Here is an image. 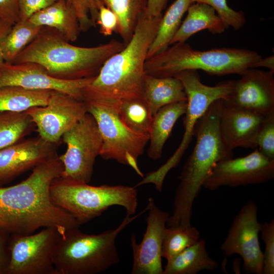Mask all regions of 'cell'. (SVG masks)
Listing matches in <instances>:
<instances>
[{
  "label": "cell",
  "instance_id": "obj_1",
  "mask_svg": "<svg viewBox=\"0 0 274 274\" xmlns=\"http://www.w3.org/2000/svg\"><path fill=\"white\" fill-rule=\"evenodd\" d=\"M63 168L56 154L37 164L29 177L19 184L0 187V229L10 234H28L40 228L51 227L62 235L79 227L72 215L50 198V184L60 176Z\"/></svg>",
  "mask_w": 274,
  "mask_h": 274
},
{
  "label": "cell",
  "instance_id": "obj_2",
  "mask_svg": "<svg viewBox=\"0 0 274 274\" xmlns=\"http://www.w3.org/2000/svg\"><path fill=\"white\" fill-rule=\"evenodd\" d=\"M163 15L145 13L124 48L110 57L83 90V101H94L118 108L123 101L142 97L145 64Z\"/></svg>",
  "mask_w": 274,
  "mask_h": 274
},
{
  "label": "cell",
  "instance_id": "obj_3",
  "mask_svg": "<svg viewBox=\"0 0 274 274\" xmlns=\"http://www.w3.org/2000/svg\"><path fill=\"white\" fill-rule=\"evenodd\" d=\"M222 99L214 101L196 122L193 135L196 144L179 177L173 214L166 226L191 225L193 204L214 165L233 157V151L224 144L220 131Z\"/></svg>",
  "mask_w": 274,
  "mask_h": 274
},
{
  "label": "cell",
  "instance_id": "obj_4",
  "mask_svg": "<svg viewBox=\"0 0 274 274\" xmlns=\"http://www.w3.org/2000/svg\"><path fill=\"white\" fill-rule=\"evenodd\" d=\"M124 47L116 40L92 47L77 46L56 29L43 26L12 63H37L53 78L78 80L96 76L104 62Z\"/></svg>",
  "mask_w": 274,
  "mask_h": 274
},
{
  "label": "cell",
  "instance_id": "obj_5",
  "mask_svg": "<svg viewBox=\"0 0 274 274\" xmlns=\"http://www.w3.org/2000/svg\"><path fill=\"white\" fill-rule=\"evenodd\" d=\"M172 45L146 59V75L174 77L183 71L200 70L210 75H241L247 69L253 68L262 58L256 51L246 49L224 47L199 51L185 42Z\"/></svg>",
  "mask_w": 274,
  "mask_h": 274
},
{
  "label": "cell",
  "instance_id": "obj_6",
  "mask_svg": "<svg viewBox=\"0 0 274 274\" xmlns=\"http://www.w3.org/2000/svg\"><path fill=\"white\" fill-rule=\"evenodd\" d=\"M147 211L146 207L137 215H126L117 228L98 234H86L76 227L61 235L53 255L56 274H95L118 264L117 236Z\"/></svg>",
  "mask_w": 274,
  "mask_h": 274
},
{
  "label": "cell",
  "instance_id": "obj_7",
  "mask_svg": "<svg viewBox=\"0 0 274 274\" xmlns=\"http://www.w3.org/2000/svg\"><path fill=\"white\" fill-rule=\"evenodd\" d=\"M49 192L52 202L71 214L80 226L113 206L123 207L128 216L135 215L138 207L135 186H93L59 176L52 181Z\"/></svg>",
  "mask_w": 274,
  "mask_h": 274
},
{
  "label": "cell",
  "instance_id": "obj_8",
  "mask_svg": "<svg viewBox=\"0 0 274 274\" xmlns=\"http://www.w3.org/2000/svg\"><path fill=\"white\" fill-rule=\"evenodd\" d=\"M174 77L182 82L187 96V108L183 118L184 133L177 149L165 163L157 169L148 173L140 182L141 184H153L159 192L168 173L180 162L185 152L192 140L195 125L210 106L215 100L225 99L233 88V80L218 83L214 86L204 85L201 82L196 70H185Z\"/></svg>",
  "mask_w": 274,
  "mask_h": 274
},
{
  "label": "cell",
  "instance_id": "obj_9",
  "mask_svg": "<svg viewBox=\"0 0 274 274\" xmlns=\"http://www.w3.org/2000/svg\"><path fill=\"white\" fill-rule=\"evenodd\" d=\"M87 112L95 119L100 132L102 146L100 156L105 160L113 159L132 167L142 178L138 161L149 141V134L136 132L121 120L118 108L96 101H85Z\"/></svg>",
  "mask_w": 274,
  "mask_h": 274
},
{
  "label": "cell",
  "instance_id": "obj_10",
  "mask_svg": "<svg viewBox=\"0 0 274 274\" xmlns=\"http://www.w3.org/2000/svg\"><path fill=\"white\" fill-rule=\"evenodd\" d=\"M65 152L59 156L63 166L60 177L89 184L96 157L100 155L102 137L96 121L90 113L85 116L62 138Z\"/></svg>",
  "mask_w": 274,
  "mask_h": 274
},
{
  "label": "cell",
  "instance_id": "obj_11",
  "mask_svg": "<svg viewBox=\"0 0 274 274\" xmlns=\"http://www.w3.org/2000/svg\"><path fill=\"white\" fill-rule=\"evenodd\" d=\"M60 236L56 228L51 227L36 233L10 234L6 274H56L53 255Z\"/></svg>",
  "mask_w": 274,
  "mask_h": 274
},
{
  "label": "cell",
  "instance_id": "obj_12",
  "mask_svg": "<svg viewBox=\"0 0 274 274\" xmlns=\"http://www.w3.org/2000/svg\"><path fill=\"white\" fill-rule=\"evenodd\" d=\"M258 207L247 201L235 216L228 234L221 246L224 256L239 255L246 273L262 274L263 253L259 241L261 223L258 221Z\"/></svg>",
  "mask_w": 274,
  "mask_h": 274
},
{
  "label": "cell",
  "instance_id": "obj_13",
  "mask_svg": "<svg viewBox=\"0 0 274 274\" xmlns=\"http://www.w3.org/2000/svg\"><path fill=\"white\" fill-rule=\"evenodd\" d=\"M37 128L39 136L58 145L63 134L88 113L84 101L60 91L52 90L48 104L25 111Z\"/></svg>",
  "mask_w": 274,
  "mask_h": 274
},
{
  "label": "cell",
  "instance_id": "obj_14",
  "mask_svg": "<svg viewBox=\"0 0 274 274\" xmlns=\"http://www.w3.org/2000/svg\"><path fill=\"white\" fill-rule=\"evenodd\" d=\"M274 178V160L264 156L257 148L245 156L217 162L205 180L202 188L211 191L222 186L235 187L263 184Z\"/></svg>",
  "mask_w": 274,
  "mask_h": 274
},
{
  "label": "cell",
  "instance_id": "obj_15",
  "mask_svg": "<svg viewBox=\"0 0 274 274\" xmlns=\"http://www.w3.org/2000/svg\"><path fill=\"white\" fill-rule=\"evenodd\" d=\"M95 77L65 80L53 78L38 64L4 61L0 65V88L18 86L28 89L61 92L83 101V90Z\"/></svg>",
  "mask_w": 274,
  "mask_h": 274
},
{
  "label": "cell",
  "instance_id": "obj_16",
  "mask_svg": "<svg viewBox=\"0 0 274 274\" xmlns=\"http://www.w3.org/2000/svg\"><path fill=\"white\" fill-rule=\"evenodd\" d=\"M148 215L143 238L138 243L135 234L130 237L133 254L132 274H163L162 244L169 213L160 209L150 197L147 206Z\"/></svg>",
  "mask_w": 274,
  "mask_h": 274
},
{
  "label": "cell",
  "instance_id": "obj_17",
  "mask_svg": "<svg viewBox=\"0 0 274 274\" xmlns=\"http://www.w3.org/2000/svg\"><path fill=\"white\" fill-rule=\"evenodd\" d=\"M273 73L249 68L237 80L227 98L228 104L249 110L262 115L274 112Z\"/></svg>",
  "mask_w": 274,
  "mask_h": 274
},
{
  "label": "cell",
  "instance_id": "obj_18",
  "mask_svg": "<svg viewBox=\"0 0 274 274\" xmlns=\"http://www.w3.org/2000/svg\"><path fill=\"white\" fill-rule=\"evenodd\" d=\"M56 146L38 136L1 149L0 187L57 154Z\"/></svg>",
  "mask_w": 274,
  "mask_h": 274
},
{
  "label": "cell",
  "instance_id": "obj_19",
  "mask_svg": "<svg viewBox=\"0 0 274 274\" xmlns=\"http://www.w3.org/2000/svg\"><path fill=\"white\" fill-rule=\"evenodd\" d=\"M265 116L230 105L222 99L220 131L228 149L256 148V137Z\"/></svg>",
  "mask_w": 274,
  "mask_h": 274
},
{
  "label": "cell",
  "instance_id": "obj_20",
  "mask_svg": "<svg viewBox=\"0 0 274 274\" xmlns=\"http://www.w3.org/2000/svg\"><path fill=\"white\" fill-rule=\"evenodd\" d=\"M27 20L38 26L56 29L69 42L76 41L81 32L77 14L65 0H58Z\"/></svg>",
  "mask_w": 274,
  "mask_h": 274
},
{
  "label": "cell",
  "instance_id": "obj_21",
  "mask_svg": "<svg viewBox=\"0 0 274 274\" xmlns=\"http://www.w3.org/2000/svg\"><path fill=\"white\" fill-rule=\"evenodd\" d=\"M187 12V16L172 39L170 45L185 43L194 34L204 29H208L213 34H218L227 29L215 9L207 4L193 3Z\"/></svg>",
  "mask_w": 274,
  "mask_h": 274
},
{
  "label": "cell",
  "instance_id": "obj_22",
  "mask_svg": "<svg viewBox=\"0 0 274 274\" xmlns=\"http://www.w3.org/2000/svg\"><path fill=\"white\" fill-rule=\"evenodd\" d=\"M142 97L147 102L153 116L164 106L187 101L183 85L176 77H156L146 74Z\"/></svg>",
  "mask_w": 274,
  "mask_h": 274
},
{
  "label": "cell",
  "instance_id": "obj_23",
  "mask_svg": "<svg viewBox=\"0 0 274 274\" xmlns=\"http://www.w3.org/2000/svg\"><path fill=\"white\" fill-rule=\"evenodd\" d=\"M187 104V101H182L167 105L160 108L154 115L147 150L150 158L157 160L161 157L164 144L178 119L185 114Z\"/></svg>",
  "mask_w": 274,
  "mask_h": 274
},
{
  "label": "cell",
  "instance_id": "obj_24",
  "mask_svg": "<svg viewBox=\"0 0 274 274\" xmlns=\"http://www.w3.org/2000/svg\"><path fill=\"white\" fill-rule=\"evenodd\" d=\"M218 262L206 250V240L199 239L181 253L167 260L163 274H196L202 270H215Z\"/></svg>",
  "mask_w": 274,
  "mask_h": 274
},
{
  "label": "cell",
  "instance_id": "obj_25",
  "mask_svg": "<svg viewBox=\"0 0 274 274\" xmlns=\"http://www.w3.org/2000/svg\"><path fill=\"white\" fill-rule=\"evenodd\" d=\"M192 0H176L162 15L156 36L147 53V58L168 48L182 23Z\"/></svg>",
  "mask_w": 274,
  "mask_h": 274
},
{
  "label": "cell",
  "instance_id": "obj_26",
  "mask_svg": "<svg viewBox=\"0 0 274 274\" xmlns=\"http://www.w3.org/2000/svg\"><path fill=\"white\" fill-rule=\"evenodd\" d=\"M50 90L28 89L18 86L0 88V111L22 112L46 106L49 100Z\"/></svg>",
  "mask_w": 274,
  "mask_h": 274
},
{
  "label": "cell",
  "instance_id": "obj_27",
  "mask_svg": "<svg viewBox=\"0 0 274 274\" xmlns=\"http://www.w3.org/2000/svg\"><path fill=\"white\" fill-rule=\"evenodd\" d=\"M101 1L117 16V33L125 46L131 39L139 19L146 13L147 0Z\"/></svg>",
  "mask_w": 274,
  "mask_h": 274
},
{
  "label": "cell",
  "instance_id": "obj_28",
  "mask_svg": "<svg viewBox=\"0 0 274 274\" xmlns=\"http://www.w3.org/2000/svg\"><path fill=\"white\" fill-rule=\"evenodd\" d=\"M34 125L25 112L0 111V150L23 140Z\"/></svg>",
  "mask_w": 274,
  "mask_h": 274
},
{
  "label": "cell",
  "instance_id": "obj_29",
  "mask_svg": "<svg viewBox=\"0 0 274 274\" xmlns=\"http://www.w3.org/2000/svg\"><path fill=\"white\" fill-rule=\"evenodd\" d=\"M118 111L122 122L130 129L150 134L153 116L143 97L123 101L119 105Z\"/></svg>",
  "mask_w": 274,
  "mask_h": 274
},
{
  "label": "cell",
  "instance_id": "obj_30",
  "mask_svg": "<svg viewBox=\"0 0 274 274\" xmlns=\"http://www.w3.org/2000/svg\"><path fill=\"white\" fill-rule=\"evenodd\" d=\"M41 27L28 20H19L14 24L10 32L0 42L5 61L12 63L17 56L33 39Z\"/></svg>",
  "mask_w": 274,
  "mask_h": 274
},
{
  "label": "cell",
  "instance_id": "obj_31",
  "mask_svg": "<svg viewBox=\"0 0 274 274\" xmlns=\"http://www.w3.org/2000/svg\"><path fill=\"white\" fill-rule=\"evenodd\" d=\"M199 238L200 232L191 225L166 227L162 244V257L168 260L196 243Z\"/></svg>",
  "mask_w": 274,
  "mask_h": 274
},
{
  "label": "cell",
  "instance_id": "obj_32",
  "mask_svg": "<svg viewBox=\"0 0 274 274\" xmlns=\"http://www.w3.org/2000/svg\"><path fill=\"white\" fill-rule=\"evenodd\" d=\"M192 2L193 3L207 4L213 8L227 28L232 27L235 30H239L246 23L244 12L236 11L230 8L227 0H192Z\"/></svg>",
  "mask_w": 274,
  "mask_h": 274
},
{
  "label": "cell",
  "instance_id": "obj_33",
  "mask_svg": "<svg viewBox=\"0 0 274 274\" xmlns=\"http://www.w3.org/2000/svg\"><path fill=\"white\" fill-rule=\"evenodd\" d=\"M255 145L267 158L274 160V112L265 116L257 134Z\"/></svg>",
  "mask_w": 274,
  "mask_h": 274
},
{
  "label": "cell",
  "instance_id": "obj_34",
  "mask_svg": "<svg viewBox=\"0 0 274 274\" xmlns=\"http://www.w3.org/2000/svg\"><path fill=\"white\" fill-rule=\"evenodd\" d=\"M65 1L77 14L81 31H87L96 26L97 9L95 0Z\"/></svg>",
  "mask_w": 274,
  "mask_h": 274
},
{
  "label": "cell",
  "instance_id": "obj_35",
  "mask_svg": "<svg viewBox=\"0 0 274 274\" xmlns=\"http://www.w3.org/2000/svg\"><path fill=\"white\" fill-rule=\"evenodd\" d=\"M261 237L265 244L262 274L274 273V219L261 223Z\"/></svg>",
  "mask_w": 274,
  "mask_h": 274
},
{
  "label": "cell",
  "instance_id": "obj_36",
  "mask_svg": "<svg viewBox=\"0 0 274 274\" xmlns=\"http://www.w3.org/2000/svg\"><path fill=\"white\" fill-rule=\"evenodd\" d=\"M97 9L96 25L99 26V32L104 36L117 32L118 20L116 14L101 0H95Z\"/></svg>",
  "mask_w": 274,
  "mask_h": 274
},
{
  "label": "cell",
  "instance_id": "obj_37",
  "mask_svg": "<svg viewBox=\"0 0 274 274\" xmlns=\"http://www.w3.org/2000/svg\"><path fill=\"white\" fill-rule=\"evenodd\" d=\"M58 0H18L19 20L26 21L32 15Z\"/></svg>",
  "mask_w": 274,
  "mask_h": 274
},
{
  "label": "cell",
  "instance_id": "obj_38",
  "mask_svg": "<svg viewBox=\"0 0 274 274\" xmlns=\"http://www.w3.org/2000/svg\"><path fill=\"white\" fill-rule=\"evenodd\" d=\"M0 18L13 25L19 21L18 0H0Z\"/></svg>",
  "mask_w": 274,
  "mask_h": 274
},
{
  "label": "cell",
  "instance_id": "obj_39",
  "mask_svg": "<svg viewBox=\"0 0 274 274\" xmlns=\"http://www.w3.org/2000/svg\"><path fill=\"white\" fill-rule=\"evenodd\" d=\"M10 235L0 229V274H6L10 263V254L8 249Z\"/></svg>",
  "mask_w": 274,
  "mask_h": 274
},
{
  "label": "cell",
  "instance_id": "obj_40",
  "mask_svg": "<svg viewBox=\"0 0 274 274\" xmlns=\"http://www.w3.org/2000/svg\"><path fill=\"white\" fill-rule=\"evenodd\" d=\"M168 0H147L146 15L150 17H158L162 14Z\"/></svg>",
  "mask_w": 274,
  "mask_h": 274
},
{
  "label": "cell",
  "instance_id": "obj_41",
  "mask_svg": "<svg viewBox=\"0 0 274 274\" xmlns=\"http://www.w3.org/2000/svg\"><path fill=\"white\" fill-rule=\"evenodd\" d=\"M264 67L267 68L269 71L274 73V56L271 55L262 58V57L255 63L253 68Z\"/></svg>",
  "mask_w": 274,
  "mask_h": 274
},
{
  "label": "cell",
  "instance_id": "obj_42",
  "mask_svg": "<svg viewBox=\"0 0 274 274\" xmlns=\"http://www.w3.org/2000/svg\"><path fill=\"white\" fill-rule=\"evenodd\" d=\"M13 25L8 23L0 18V42L8 35Z\"/></svg>",
  "mask_w": 274,
  "mask_h": 274
},
{
  "label": "cell",
  "instance_id": "obj_43",
  "mask_svg": "<svg viewBox=\"0 0 274 274\" xmlns=\"http://www.w3.org/2000/svg\"><path fill=\"white\" fill-rule=\"evenodd\" d=\"M5 61L3 55L0 47V65Z\"/></svg>",
  "mask_w": 274,
  "mask_h": 274
}]
</instances>
